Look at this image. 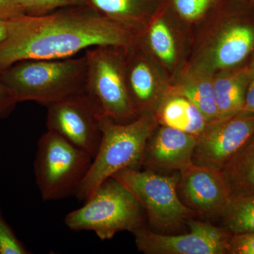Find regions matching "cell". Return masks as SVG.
Here are the masks:
<instances>
[{
  "label": "cell",
  "mask_w": 254,
  "mask_h": 254,
  "mask_svg": "<svg viewBox=\"0 0 254 254\" xmlns=\"http://www.w3.org/2000/svg\"><path fill=\"white\" fill-rule=\"evenodd\" d=\"M93 158L55 132L47 130L38 142L36 182L45 201L75 195Z\"/></svg>",
  "instance_id": "5"
},
{
  "label": "cell",
  "mask_w": 254,
  "mask_h": 254,
  "mask_svg": "<svg viewBox=\"0 0 254 254\" xmlns=\"http://www.w3.org/2000/svg\"><path fill=\"white\" fill-rule=\"evenodd\" d=\"M47 129L94 158L101 141V110L86 91L47 106Z\"/></svg>",
  "instance_id": "8"
},
{
  "label": "cell",
  "mask_w": 254,
  "mask_h": 254,
  "mask_svg": "<svg viewBox=\"0 0 254 254\" xmlns=\"http://www.w3.org/2000/svg\"><path fill=\"white\" fill-rule=\"evenodd\" d=\"M180 172L178 190L184 203L193 211L220 213L231 199L222 170L192 163Z\"/></svg>",
  "instance_id": "11"
},
{
  "label": "cell",
  "mask_w": 254,
  "mask_h": 254,
  "mask_svg": "<svg viewBox=\"0 0 254 254\" xmlns=\"http://www.w3.org/2000/svg\"><path fill=\"white\" fill-rule=\"evenodd\" d=\"M148 44L163 63L172 64L176 59V47L173 34L162 18L156 19L148 33Z\"/></svg>",
  "instance_id": "21"
},
{
  "label": "cell",
  "mask_w": 254,
  "mask_h": 254,
  "mask_svg": "<svg viewBox=\"0 0 254 254\" xmlns=\"http://www.w3.org/2000/svg\"><path fill=\"white\" fill-rule=\"evenodd\" d=\"M137 33L86 5L21 15L9 20V34L0 43V72L23 60L66 59L96 46H130Z\"/></svg>",
  "instance_id": "1"
},
{
  "label": "cell",
  "mask_w": 254,
  "mask_h": 254,
  "mask_svg": "<svg viewBox=\"0 0 254 254\" xmlns=\"http://www.w3.org/2000/svg\"><path fill=\"white\" fill-rule=\"evenodd\" d=\"M244 2L250 3V4H254V0H240Z\"/></svg>",
  "instance_id": "30"
},
{
  "label": "cell",
  "mask_w": 254,
  "mask_h": 254,
  "mask_svg": "<svg viewBox=\"0 0 254 254\" xmlns=\"http://www.w3.org/2000/svg\"><path fill=\"white\" fill-rule=\"evenodd\" d=\"M9 34V20L0 18V43L6 39Z\"/></svg>",
  "instance_id": "29"
},
{
  "label": "cell",
  "mask_w": 254,
  "mask_h": 254,
  "mask_svg": "<svg viewBox=\"0 0 254 254\" xmlns=\"http://www.w3.org/2000/svg\"><path fill=\"white\" fill-rule=\"evenodd\" d=\"M85 55L61 60H28L11 64L0 72V79L18 103L33 101L48 105L85 91Z\"/></svg>",
  "instance_id": "3"
},
{
  "label": "cell",
  "mask_w": 254,
  "mask_h": 254,
  "mask_svg": "<svg viewBox=\"0 0 254 254\" xmlns=\"http://www.w3.org/2000/svg\"><path fill=\"white\" fill-rule=\"evenodd\" d=\"M213 81L208 75L203 73L195 74L184 82L175 94L184 97L193 103L203 114L208 123L218 120Z\"/></svg>",
  "instance_id": "19"
},
{
  "label": "cell",
  "mask_w": 254,
  "mask_h": 254,
  "mask_svg": "<svg viewBox=\"0 0 254 254\" xmlns=\"http://www.w3.org/2000/svg\"><path fill=\"white\" fill-rule=\"evenodd\" d=\"M254 47V28L250 25L235 24L222 32L212 52L210 66L227 69L242 63Z\"/></svg>",
  "instance_id": "14"
},
{
  "label": "cell",
  "mask_w": 254,
  "mask_h": 254,
  "mask_svg": "<svg viewBox=\"0 0 254 254\" xmlns=\"http://www.w3.org/2000/svg\"><path fill=\"white\" fill-rule=\"evenodd\" d=\"M18 103L14 92L0 79V120L8 118Z\"/></svg>",
  "instance_id": "26"
},
{
  "label": "cell",
  "mask_w": 254,
  "mask_h": 254,
  "mask_svg": "<svg viewBox=\"0 0 254 254\" xmlns=\"http://www.w3.org/2000/svg\"><path fill=\"white\" fill-rule=\"evenodd\" d=\"M126 64L127 87L136 113L150 112L156 95V81L149 63L137 56Z\"/></svg>",
  "instance_id": "16"
},
{
  "label": "cell",
  "mask_w": 254,
  "mask_h": 254,
  "mask_svg": "<svg viewBox=\"0 0 254 254\" xmlns=\"http://www.w3.org/2000/svg\"><path fill=\"white\" fill-rule=\"evenodd\" d=\"M155 126L156 118L150 112L142 113L136 120L125 124L102 116L99 148L75 194L77 199L86 201L115 174L141 165L147 142Z\"/></svg>",
  "instance_id": "2"
},
{
  "label": "cell",
  "mask_w": 254,
  "mask_h": 254,
  "mask_svg": "<svg viewBox=\"0 0 254 254\" xmlns=\"http://www.w3.org/2000/svg\"><path fill=\"white\" fill-rule=\"evenodd\" d=\"M249 73H250V79H249L243 110L254 113V56L249 67Z\"/></svg>",
  "instance_id": "28"
},
{
  "label": "cell",
  "mask_w": 254,
  "mask_h": 254,
  "mask_svg": "<svg viewBox=\"0 0 254 254\" xmlns=\"http://www.w3.org/2000/svg\"><path fill=\"white\" fill-rule=\"evenodd\" d=\"M249 79V68L223 71L214 79L218 120L230 118L244 110Z\"/></svg>",
  "instance_id": "15"
},
{
  "label": "cell",
  "mask_w": 254,
  "mask_h": 254,
  "mask_svg": "<svg viewBox=\"0 0 254 254\" xmlns=\"http://www.w3.org/2000/svg\"><path fill=\"white\" fill-rule=\"evenodd\" d=\"M227 254H254V232L231 235Z\"/></svg>",
  "instance_id": "25"
},
{
  "label": "cell",
  "mask_w": 254,
  "mask_h": 254,
  "mask_svg": "<svg viewBox=\"0 0 254 254\" xmlns=\"http://www.w3.org/2000/svg\"><path fill=\"white\" fill-rule=\"evenodd\" d=\"M190 233L165 235L143 227L133 232L138 250L146 254H225L232 234L225 228L197 220L187 222Z\"/></svg>",
  "instance_id": "9"
},
{
  "label": "cell",
  "mask_w": 254,
  "mask_h": 254,
  "mask_svg": "<svg viewBox=\"0 0 254 254\" xmlns=\"http://www.w3.org/2000/svg\"><path fill=\"white\" fill-rule=\"evenodd\" d=\"M112 177L134 195L153 226L163 230L173 228L193 213L179 195L177 175L165 176L148 170L126 168Z\"/></svg>",
  "instance_id": "7"
},
{
  "label": "cell",
  "mask_w": 254,
  "mask_h": 254,
  "mask_svg": "<svg viewBox=\"0 0 254 254\" xmlns=\"http://www.w3.org/2000/svg\"><path fill=\"white\" fill-rule=\"evenodd\" d=\"M160 117L163 126L195 137L199 136L208 125L200 110L190 100L180 95H175L164 103Z\"/></svg>",
  "instance_id": "17"
},
{
  "label": "cell",
  "mask_w": 254,
  "mask_h": 254,
  "mask_svg": "<svg viewBox=\"0 0 254 254\" xmlns=\"http://www.w3.org/2000/svg\"><path fill=\"white\" fill-rule=\"evenodd\" d=\"M124 46H100L86 50V91L103 116L125 124L138 116L127 87Z\"/></svg>",
  "instance_id": "6"
},
{
  "label": "cell",
  "mask_w": 254,
  "mask_h": 254,
  "mask_svg": "<svg viewBox=\"0 0 254 254\" xmlns=\"http://www.w3.org/2000/svg\"><path fill=\"white\" fill-rule=\"evenodd\" d=\"M197 137L163 126L147 142L143 163L149 168L179 170L192 163Z\"/></svg>",
  "instance_id": "12"
},
{
  "label": "cell",
  "mask_w": 254,
  "mask_h": 254,
  "mask_svg": "<svg viewBox=\"0 0 254 254\" xmlns=\"http://www.w3.org/2000/svg\"><path fill=\"white\" fill-rule=\"evenodd\" d=\"M220 0H165L179 16L188 21L201 18Z\"/></svg>",
  "instance_id": "23"
},
{
  "label": "cell",
  "mask_w": 254,
  "mask_h": 254,
  "mask_svg": "<svg viewBox=\"0 0 254 254\" xmlns=\"http://www.w3.org/2000/svg\"><path fill=\"white\" fill-rule=\"evenodd\" d=\"M142 210L131 191L113 177L105 180L85 204L65 217L73 231H91L100 240H109L123 231L141 227Z\"/></svg>",
  "instance_id": "4"
},
{
  "label": "cell",
  "mask_w": 254,
  "mask_h": 254,
  "mask_svg": "<svg viewBox=\"0 0 254 254\" xmlns=\"http://www.w3.org/2000/svg\"><path fill=\"white\" fill-rule=\"evenodd\" d=\"M23 15L15 0H0V18L11 20Z\"/></svg>",
  "instance_id": "27"
},
{
  "label": "cell",
  "mask_w": 254,
  "mask_h": 254,
  "mask_svg": "<svg viewBox=\"0 0 254 254\" xmlns=\"http://www.w3.org/2000/svg\"><path fill=\"white\" fill-rule=\"evenodd\" d=\"M220 213L232 235L254 232V193L233 197Z\"/></svg>",
  "instance_id": "20"
},
{
  "label": "cell",
  "mask_w": 254,
  "mask_h": 254,
  "mask_svg": "<svg viewBox=\"0 0 254 254\" xmlns=\"http://www.w3.org/2000/svg\"><path fill=\"white\" fill-rule=\"evenodd\" d=\"M254 133V113L242 110L208 123L197 137L192 163L222 170Z\"/></svg>",
  "instance_id": "10"
},
{
  "label": "cell",
  "mask_w": 254,
  "mask_h": 254,
  "mask_svg": "<svg viewBox=\"0 0 254 254\" xmlns=\"http://www.w3.org/2000/svg\"><path fill=\"white\" fill-rule=\"evenodd\" d=\"M165 0H89L98 14L139 32L158 13Z\"/></svg>",
  "instance_id": "13"
},
{
  "label": "cell",
  "mask_w": 254,
  "mask_h": 254,
  "mask_svg": "<svg viewBox=\"0 0 254 254\" xmlns=\"http://www.w3.org/2000/svg\"><path fill=\"white\" fill-rule=\"evenodd\" d=\"M30 251L15 235L0 208V254H29Z\"/></svg>",
  "instance_id": "24"
},
{
  "label": "cell",
  "mask_w": 254,
  "mask_h": 254,
  "mask_svg": "<svg viewBox=\"0 0 254 254\" xmlns=\"http://www.w3.org/2000/svg\"><path fill=\"white\" fill-rule=\"evenodd\" d=\"M232 198L254 193V133L222 169Z\"/></svg>",
  "instance_id": "18"
},
{
  "label": "cell",
  "mask_w": 254,
  "mask_h": 254,
  "mask_svg": "<svg viewBox=\"0 0 254 254\" xmlns=\"http://www.w3.org/2000/svg\"><path fill=\"white\" fill-rule=\"evenodd\" d=\"M23 15L41 16L69 6H88L89 0H15Z\"/></svg>",
  "instance_id": "22"
}]
</instances>
